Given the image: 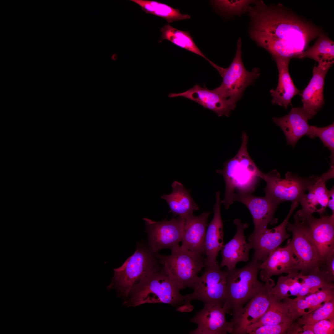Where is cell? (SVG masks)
I'll use <instances>...</instances> for the list:
<instances>
[{"mask_svg":"<svg viewBox=\"0 0 334 334\" xmlns=\"http://www.w3.org/2000/svg\"><path fill=\"white\" fill-rule=\"evenodd\" d=\"M319 178L316 175L301 177L287 172L285 178H282L279 173L276 170H273L264 174L262 179L267 183L264 189V196L278 206L284 201L299 203L306 191Z\"/></svg>","mask_w":334,"mask_h":334,"instance_id":"9","label":"cell"},{"mask_svg":"<svg viewBox=\"0 0 334 334\" xmlns=\"http://www.w3.org/2000/svg\"><path fill=\"white\" fill-rule=\"evenodd\" d=\"M299 203H292L289 211L283 222L271 229H268L260 233L248 237V240L251 249L254 250L253 257L262 262L268 256L290 236L286 230L289 220Z\"/></svg>","mask_w":334,"mask_h":334,"instance_id":"14","label":"cell"},{"mask_svg":"<svg viewBox=\"0 0 334 334\" xmlns=\"http://www.w3.org/2000/svg\"><path fill=\"white\" fill-rule=\"evenodd\" d=\"M204 267L203 273L193 285V292L185 295L183 312L193 309L190 303L194 300L202 301L204 306L223 305L226 289L227 270H222L218 262Z\"/></svg>","mask_w":334,"mask_h":334,"instance_id":"8","label":"cell"},{"mask_svg":"<svg viewBox=\"0 0 334 334\" xmlns=\"http://www.w3.org/2000/svg\"><path fill=\"white\" fill-rule=\"evenodd\" d=\"M209 212L198 216L193 214L184 218L182 245L180 247L196 254H205V239Z\"/></svg>","mask_w":334,"mask_h":334,"instance_id":"21","label":"cell"},{"mask_svg":"<svg viewBox=\"0 0 334 334\" xmlns=\"http://www.w3.org/2000/svg\"><path fill=\"white\" fill-rule=\"evenodd\" d=\"M306 57L311 58L318 63H334V41L327 35L323 34L318 37L312 46L303 52L300 58Z\"/></svg>","mask_w":334,"mask_h":334,"instance_id":"32","label":"cell"},{"mask_svg":"<svg viewBox=\"0 0 334 334\" xmlns=\"http://www.w3.org/2000/svg\"><path fill=\"white\" fill-rule=\"evenodd\" d=\"M334 319V299L324 303L313 311L298 318L293 323L299 326L312 325L322 320Z\"/></svg>","mask_w":334,"mask_h":334,"instance_id":"34","label":"cell"},{"mask_svg":"<svg viewBox=\"0 0 334 334\" xmlns=\"http://www.w3.org/2000/svg\"><path fill=\"white\" fill-rule=\"evenodd\" d=\"M220 193L216 194V202L214 207V215L211 221L208 225L205 239V265L218 262L216 257L219 252L224 246L223 222L221 216V204Z\"/></svg>","mask_w":334,"mask_h":334,"instance_id":"24","label":"cell"},{"mask_svg":"<svg viewBox=\"0 0 334 334\" xmlns=\"http://www.w3.org/2000/svg\"><path fill=\"white\" fill-rule=\"evenodd\" d=\"M321 269L332 281L334 280V251L332 252L319 265Z\"/></svg>","mask_w":334,"mask_h":334,"instance_id":"39","label":"cell"},{"mask_svg":"<svg viewBox=\"0 0 334 334\" xmlns=\"http://www.w3.org/2000/svg\"><path fill=\"white\" fill-rule=\"evenodd\" d=\"M273 59L277 66L279 78L276 88L270 91L272 97V103L286 109L291 105L292 98L301 92L295 86L289 75L288 66L290 59L283 58Z\"/></svg>","mask_w":334,"mask_h":334,"instance_id":"25","label":"cell"},{"mask_svg":"<svg viewBox=\"0 0 334 334\" xmlns=\"http://www.w3.org/2000/svg\"><path fill=\"white\" fill-rule=\"evenodd\" d=\"M138 5L147 14H151L162 18L169 23L175 21L187 19L190 16L181 13L175 9L165 4L151 0H131Z\"/></svg>","mask_w":334,"mask_h":334,"instance_id":"30","label":"cell"},{"mask_svg":"<svg viewBox=\"0 0 334 334\" xmlns=\"http://www.w3.org/2000/svg\"><path fill=\"white\" fill-rule=\"evenodd\" d=\"M253 0H213V5L222 12L228 14L240 15L247 11Z\"/></svg>","mask_w":334,"mask_h":334,"instance_id":"35","label":"cell"},{"mask_svg":"<svg viewBox=\"0 0 334 334\" xmlns=\"http://www.w3.org/2000/svg\"><path fill=\"white\" fill-rule=\"evenodd\" d=\"M291 321H294L287 305L271 295L270 303L267 310L257 321L248 328L246 333L249 334L260 326L277 324Z\"/></svg>","mask_w":334,"mask_h":334,"instance_id":"28","label":"cell"},{"mask_svg":"<svg viewBox=\"0 0 334 334\" xmlns=\"http://www.w3.org/2000/svg\"><path fill=\"white\" fill-rule=\"evenodd\" d=\"M265 282L263 289L232 315L229 321V333L247 334L248 328L257 321L266 312L270 303L271 291L275 284L271 278Z\"/></svg>","mask_w":334,"mask_h":334,"instance_id":"11","label":"cell"},{"mask_svg":"<svg viewBox=\"0 0 334 334\" xmlns=\"http://www.w3.org/2000/svg\"><path fill=\"white\" fill-rule=\"evenodd\" d=\"M330 178L327 173L323 174L305 193L299 203L302 208L296 214L301 218L305 217L314 212L323 215L328 207L329 190L327 189L326 182Z\"/></svg>","mask_w":334,"mask_h":334,"instance_id":"23","label":"cell"},{"mask_svg":"<svg viewBox=\"0 0 334 334\" xmlns=\"http://www.w3.org/2000/svg\"><path fill=\"white\" fill-rule=\"evenodd\" d=\"M334 288L322 289L301 298L291 299L287 297L283 299L289 312L294 320L310 313L321 306L325 303L334 299Z\"/></svg>","mask_w":334,"mask_h":334,"instance_id":"26","label":"cell"},{"mask_svg":"<svg viewBox=\"0 0 334 334\" xmlns=\"http://www.w3.org/2000/svg\"><path fill=\"white\" fill-rule=\"evenodd\" d=\"M233 222L237 228L236 233L221 250L222 261L220 266L221 268L226 266L228 271L235 269L236 264L239 262L248 261L251 249L249 243L246 242L244 233L248 224L242 223L238 219H235Z\"/></svg>","mask_w":334,"mask_h":334,"instance_id":"22","label":"cell"},{"mask_svg":"<svg viewBox=\"0 0 334 334\" xmlns=\"http://www.w3.org/2000/svg\"><path fill=\"white\" fill-rule=\"evenodd\" d=\"M146 225L145 231L148 238V245L155 253L161 250H175L180 246L185 223L184 218L178 216L167 221L166 219L155 221L144 218Z\"/></svg>","mask_w":334,"mask_h":334,"instance_id":"10","label":"cell"},{"mask_svg":"<svg viewBox=\"0 0 334 334\" xmlns=\"http://www.w3.org/2000/svg\"><path fill=\"white\" fill-rule=\"evenodd\" d=\"M169 98L183 97L197 102L204 108L210 110L219 117H228L234 108L229 101L217 92L215 89H208L196 84L193 87L183 92L170 93Z\"/></svg>","mask_w":334,"mask_h":334,"instance_id":"17","label":"cell"},{"mask_svg":"<svg viewBox=\"0 0 334 334\" xmlns=\"http://www.w3.org/2000/svg\"><path fill=\"white\" fill-rule=\"evenodd\" d=\"M329 197L328 203V207H329L332 212V214H334V188L333 186L329 190Z\"/></svg>","mask_w":334,"mask_h":334,"instance_id":"40","label":"cell"},{"mask_svg":"<svg viewBox=\"0 0 334 334\" xmlns=\"http://www.w3.org/2000/svg\"><path fill=\"white\" fill-rule=\"evenodd\" d=\"M299 272H292L286 276H280L276 285L271 290V296L279 301L290 295L296 296L301 285L298 276Z\"/></svg>","mask_w":334,"mask_h":334,"instance_id":"33","label":"cell"},{"mask_svg":"<svg viewBox=\"0 0 334 334\" xmlns=\"http://www.w3.org/2000/svg\"><path fill=\"white\" fill-rule=\"evenodd\" d=\"M112 59L113 60H116V55H113L112 56Z\"/></svg>","mask_w":334,"mask_h":334,"instance_id":"41","label":"cell"},{"mask_svg":"<svg viewBox=\"0 0 334 334\" xmlns=\"http://www.w3.org/2000/svg\"><path fill=\"white\" fill-rule=\"evenodd\" d=\"M241 47V40L239 38L235 56L227 68L220 66L212 61L209 62L218 71L222 79L221 85L215 89L235 108L246 88L252 84L260 75L259 68H254L251 71L246 69L242 60Z\"/></svg>","mask_w":334,"mask_h":334,"instance_id":"6","label":"cell"},{"mask_svg":"<svg viewBox=\"0 0 334 334\" xmlns=\"http://www.w3.org/2000/svg\"><path fill=\"white\" fill-rule=\"evenodd\" d=\"M293 322L291 321L277 324L260 326L249 334H284L287 332Z\"/></svg>","mask_w":334,"mask_h":334,"instance_id":"38","label":"cell"},{"mask_svg":"<svg viewBox=\"0 0 334 334\" xmlns=\"http://www.w3.org/2000/svg\"><path fill=\"white\" fill-rule=\"evenodd\" d=\"M242 138V144L237 154L224 163L223 169L216 170L217 173L223 176L225 180V197L221 200V203L226 209L234 201L236 195L253 192L258 178L263 179L264 174L248 154V137L245 132H243Z\"/></svg>","mask_w":334,"mask_h":334,"instance_id":"2","label":"cell"},{"mask_svg":"<svg viewBox=\"0 0 334 334\" xmlns=\"http://www.w3.org/2000/svg\"><path fill=\"white\" fill-rule=\"evenodd\" d=\"M234 200L244 204L250 211L254 225L252 235L263 232L268 229V224L276 222L274 214L278 206L265 196L257 197L251 193L240 194L235 196Z\"/></svg>","mask_w":334,"mask_h":334,"instance_id":"16","label":"cell"},{"mask_svg":"<svg viewBox=\"0 0 334 334\" xmlns=\"http://www.w3.org/2000/svg\"><path fill=\"white\" fill-rule=\"evenodd\" d=\"M162 269L172 280L182 289L193 288L199 276L198 274L205 266L202 255L193 253L180 246L171 250L168 255L156 253Z\"/></svg>","mask_w":334,"mask_h":334,"instance_id":"7","label":"cell"},{"mask_svg":"<svg viewBox=\"0 0 334 334\" xmlns=\"http://www.w3.org/2000/svg\"><path fill=\"white\" fill-rule=\"evenodd\" d=\"M225 310L221 305L204 306L190 320L197 328L191 334H226L229 332V322L226 319Z\"/></svg>","mask_w":334,"mask_h":334,"instance_id":"19","label":"cell"},{"mask_svg":"<svg viewBox=\"0 0 334 334\" xmlns=\"http://www.w3.org/2000/svg\"><path fill=\"white\" fill-rule=\"evenodd\" d=\"M298 276L302 281L300 291L305 295L315 293L322 289L334 288L333 281L319 267L305 275L299 272Z\"/></svg>","mask_w":334,"mask_h":334,"instance_id":"31","label":"cell"},{"mask_svg":"<svg viewBox=\"0 0 334 334\" xmlns=\"http://www.w3.org/2000/svg\"><path fill=\"white\" fill-rule=\"evenodd\" d=\"M302 326L304 329L310 331L313 334H334V319H324L312 325Z\"/></svg>","mask_w":334,"mask_h":334,"instance_id":"37","label":"cell"},{"mask_svg":"<svg viewBox=\"0 0 334 334\" xmlns=\"http://www.w3.org/2000/svg\"><path fill=\"white\" fill-rule=\"evenodd\" d=\"M261 263L253 257L241 268L226 270V289L223 306L226 314H236L263 288L264 284L257 278Z\"/></svg>","mask_w":334,"mask_h":334,"instance_id":"5","label":"cell"},{"mask_svg":"<svg viewBox=\"0 0 334 334\" xmlns=\"http://www.w3.org/2000/svg\"><path fill=\"white\" fill-rule=\"evenodd\" d=\"M298 217L302 221L306 233L315 247L320 264L334 251V214L323 215L318 218L312 215L303 218Z\"/></svg>","mask_w":334,"mask_h":334,"instance_id":"13","label":"cell"},{"mask_svg":"<svg viewBox=\"0 0 334 334\" xmlns=\"http://www.w3.org/2000/svg\"><path fill=\"white\" fill-rule=\"evenodd\" d=\"M332 62L318 63L313 69V76L308 84L300 93L302 107L310 119L321 108L324 104L323 90L326 74Z\"/></svg>","mask_w":334,"mask_h":334,"instance_id":"15","label":"cell"},{"mask_svg":"<svg viewBox=\"0 0 334 334\" xmlns=\"http://www.w3.org/2000/svg\"><path fill=\"white\" fill-rule=\"evenodd\" d=\"M259 277L266 282L274 275L299 272L289 242L283 247H278L272 252L260 265Z\"/></svg>","mask_w":334,"mask_h":334,"instance_id":"18","label":"cell"},{"mask_svg":"<svg viewBox=\"0 0 334 334\" xmlns=\"http://www.w3.org/2000/svg\"><path fill=\"white\" fill-rule=\"evenodd\" d=\"M310 118L302 107L292 108L287 115L281 117H274L273 122L283 132L287 144L293 148L302 137L306 135L314 138L311 126L308 123Z\"/></svg>","mask_w":334,"mask_h":334,"instance_id":"20","label":"cell"},{"mask_svg":"<svg viewBox=\"0 0 334 334\" xmlns=\"http://www.w3.org/2000/svg\"><path fill=\"white\" fill-rule=\"evenodd\" d=\"M293 223L288 222L287 230L292 234L289 241L296 256L299 273L305 275L319 267L320 262L317 250L307 236L302 221L295 214Z\"/></svg>","mask_w":334,"mask_h":334,"instance_id":"12","label":"cell"},{"mask_svg":"<svg viewBox=\"0 0 334 334\" xmlns=\"http://www.w3.org/2000/svg\"><path fill=\"white\" fill-rule=\"evenodd\" d=\"M159 260L148 244L139 242L134 253L120 267L113 269L114 274L108 290L115 289L118 297L127 299L132 288L140 281L161 270Z\"/></svg>","mask_w":334,"mask_h":334,"instance_id":"4","label":"cell"},{"mask_svg":"<svg viewBox=\"0 0 334 334\" xmlns=\"http://www.w3.org/2000/svg\"><path fill=\"white\" fill-rule=\"evenodd\" d=\"M247 11L249 34L272 58H300L310 42L323 34L320 28L298 16L281 4L268 6L254 2Z\"/></svg>","mask_w":334,"mask_h":334,"instance_id":"1","label":"cell"},{"mask_svg":"<svg viewBox=\"0 0 334 334\" xmlns=\"http://www.w3.org/2000/svg\"><path fill=\"white\" fill-rule=\"evenodd\" d=\"M314 137H318L325 147L331 152L330 158L332 166L334 159V124L322 127L311 126Z\"/></svg>","mask_w":334,"mask_h":334,"instance_id":"36","label":"cell"},{"mask_svg":"<svg viewBox=\"0 0 334 334\" xmlns=\"http://www.w3.org/2000/svg\"><path fill=\"white\" fill-rule=\"evenodd\" d=\"M171 187L173 191L171 193L161 196L169 207V213H172L174 217L178 216L184 218L193 214L194 211L199 209L198 205L190 195V191L187 190L181 183L174 181Z\"/></svg>","mask_w":334,"mask_h":334,"instance_id":"27","label":"cell"},{"mask_svg":"<svg viewBox=\"0 0 334 334\" xmlns=\"http://www.w3.org/2000/svg\"><path fill=\"white\" fill-rule=\"evenodd\" d=\"M160 32L161 34L159 43L167 40L179 47L200 56L208 62L210 61L198 47L189 31H182L167 24L161 28Z\"/></svg>","mask_w":334,"mask_h":334,"instance_id":"29","label":"cell"},{"mask_svg":"<svg viewBox=\"0 0 334 334\" xmlns=\"http://www.w3.org/2000/svg\"><path fill=\"white\" fill-rule=\"evenodd\" d=\"M180 286L171 279L162 269L140 281L130 291L123 305L135 307L145 303H162L178 307L185 304V295Z\"/></svg>","mask_w":334,"mask_h":334,"instance_id":"3","label":"cell"}]
</instances>
